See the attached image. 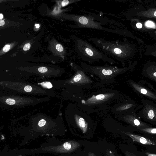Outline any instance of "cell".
Returning a JSON list of instances; mask_svg holds the SVG:
<instances>
[{
  "instance_id": "4",
  "label": "cell",
  "mask_w": 156,
  "mask_h": 156,
  "mask_svg": "<svg viewBox=\"0 0 156 156\" xmlns=\"http://www.w3.org/2000/svg\"><path fill=\"white\" fill-rule=\"evenodd\" d=\"M81 65L83 68L87 71L99 73L105 75H110L114 73H122L126 71L125 69H119L116 67H112L109 66H93L88 65L84 62H82Z\"/></svg>"
},
{
  "instance_id": "21",
  "label": "cell",
  "mask_w": 156,
  "mask_h": 156,
  "mask_svg": "<svg viewBox=\"0 0 156 156\" xmlns=\"http://www.w3.org/2000/svg\"><path fill=\"white\" fill-rule=\"evenodd\" d=\"M106 155L107 156H115L112 151L109 150L107 151Z\"/></svg>"
},
{
  "instance_id": "16",
  "label": "cell",
  "mask_w": 156,
  "mask_h": 156,
  "mask_svg": "<svg viewBox=\"0 0 156 156\" xmlns=\"http://www.w3.org/2000/svg\"><path fill=\"white\" fill-rule=\"evenodd\" d=\"M80 74L76 75L73 78V81L75 82H78L81 79L82 76Z\"/></svg>"
},
{
  "instance_id": "22",
  "label": "cell",
  "mask_w": 156,
  "mask_h": 156,
  "mask_svg": "<svg viewBox=\"0 0 156 156\" xmlns=\"http://www.w3.org/2000/svg\"><path fill=\"white\" fill-rule=\"evenodd\" d=\"M125 155L126 156H136L133 153L128 151L125 152Z\"/></svg>"
},
{
  "instance_id": "6",
  "label": "cell",
  "mask_w": 156,
  "mask_h": 156,
  "mask_svg": "<svg viewBox=\"0 0 156 156\" xmlns=\"http://www.w3.org/2000/svg\"><path fill=\"white\" fill-rule=\"evenodd\" d=\"M75 17L76 22L82 27L101 29V26L99 23L94 21L90 17L76 15Z\"/></svg>"
},
{
  "instance_id": "17",
  "label": "cell",
  "mask_w": 156,
  "mask_h": 156,
  "mask_svg": "<svg viewBox=\"0 0 156 156\" xmlns=\"http://www.w3.org/2000/svg\"><path fill=\"white\" fill-rule=\"evenodd\" d=\"M32 87L29 85H27L24 88V90L27 92H31L32 90Z\"/></svg>"
},
{
  "instance_id": "8",
  "label": "cell",
  "mask_w": 156,
  "mask_h": 156,
  "mask_svg": "<svg viewBox=\"0 0 156 156\" xmlns=\"http://www.w3.org/2000/svg\"><path fill=\"white\" fill-rule=\"evenodd\" d=\"M144 76L156 83V68H148L143 72Z\"/></svg>"
},
{
  "instance_id": "27",
  "label": "cell",
  "mask_w": 156,
  "mask_h": 156,
  "mask_svg": "<svg viewBox=\"0 0 156 156\" xmlns=\"http://www.w3.org/2000/svg\"><path fill=\"white\" fill-rule=\"evenodd\" d=\"M35 25L37 28H39L40 27V25L38 24H35Z\"/></svg>"
},
{
  "instance_id": "19",
  "label": "cell",
  "mask_w": 156,
  "mask_h": 156,
  "mask_svg": "<svg viewBox=\"0 0 156 156\" xmlns=\"http://www.w3.org/2000/svg\"><path fill=\"white\" fill-rule=\"evenodd\" d=\"M10 47V46L9 45L6 44L4 46L3 50L4 52H7L9 50Z\"/></svg>"
},
{
  "instance_id": "25",
  "label": "cell",
  "mask_w": 156,
  "mask_h": 156,
  "mask_svg": "<svg viewBox=\"0 0 156 156\" xmlns=\"http://www.w3.org/2000/svg\"><path fill=\"white\" fill-rule=\"evenodd\" d=\"M5 24V22L4 20H0V26H2L3 25Z\"/></svg>"
},
{
  "instance_id": "11",
  "label": "cell",
  "mask_w": 156,
  "mask_h": 156,
  "mask_svg": "<svg viewBox=\"0 0 156 156\" xmlns=\"http://www.w3.org/2000/svg\"><path fill=\"white\" fill-rule=\"evenodd\" d=\"M41 85L44 87L50 88L52 87V85L50 82H43L41 83Z\"/></svg>"
},
{
  "instance_id": "26",
  "label": "cell",
  "mask_w": 156,
  "mask_h": 156,
  "mask_svg": "<svg viewBox=\"0 0 156 156\" xmlns=\"http://www.w3.org/2000/svg\"><path fill=\"white\" fill-rule=\"evenodd\" d=\"M88 156H96V155L94 153L90 152L88 153Z\"/></svg>"
},
{
  "instance_id": "24",
  "label": "cell",
  "mask_w": 156,
  "mask_h": 156,
  "mask_svg": "<svg viewBox=\"0 0 156 156\" xmlns=\"http://www.w3.org/2000/svg\"><path fill=\"white\" fill-rule=\"evenodd\" d=\"M136 26L138 28H141L142 27V25L141 23H136Z\"/></svg>"
},
{
  "instance_id": "5",
  "label": "cell",
  "mask_w": 156,
  "mask_h": 156,
  "mask_svg": "<svg viewBox=\"0 0 156 156\" xmlns=\"http://www.w3.org/2000/svg\"><path fill=\"white\" fill-rule=\"evenodd\" d=\"M138 110L126 115L123 117L124 120L137 129L151 127L150 125L141 120L136 113Z\"/></svg>"
},
{
  "instance_id": "23",
  "label": "cell",
  "mask_w": 156,
  "mask_h": 156,
  "mask_svg": "<svg viewBox=\"0 0 156 156\" xmlns=\"http://www.w3.org/2000/svg\"><path fill=\"white\" fill-rule=\"evenodd\" d=\"M145 154L147 156H156V154H152L148 152H145Z\"/></svg>"
},
{
  "instance_id": "18",
  "label": "cell",
  "mask_w": 156,
  "mask_h": 156,
  "mask_svg": "<svg viewBox=\"0 0 156 156\" xmlns=\"http://www.w3.org/2000/svg\"><path fill=\"white\" fill-rule=\"evenodd\" d=\"M30 47V43H27L26 44L23 48L24 50L26 51L29 49Z\"/></svg>"
},
{
  "instance_id": "3",
  "label": "cell",
  "mask_w": 156,
  "mask_h": 156,
  "mask_svg": "<svg viewBox=\"0 0 156 156\" xmlns=\"http://www.w3.org/2000/svg\"><path fill=\"white\" fill-rule=\"evenodd\" d=\"M142 107L136 113L140 118L151 123L156 124V104L150 99H141Z\"/></svg>"
},
{
  "instance_id": "2",
  "label": "cell",
  "mask_w": 156,
  "mask_h": 156,
  "mask_svg": "<svg viewBox=\"0 0 156 156\" xmlns=\"http://www.w3.org/2000/svg\"><path fill=\"white\" fill-rule=\"evenodd\" d=\"M129 83L137 94L156 101V89L149 82L144 80L129 81Z\"/></svg>"
},
{
  "instance_id": "29",
  "label": "cell",
  "mask_w": 156,
  "mask_h": 156,
  "mask_svg": "<svg viewBox=\"0 0 156 156\" xmlns=\"http://www.w3.org/2000/svg\"><path fill=\"white\" fill-rule=\"evenodd\" d=\"M17 154L16 156H23V155L22 154H18L17 151Z\"/></svg>"
},
{
  "instance_id": "10",
  "label": "cell",
  "mask_w": 156,
  "mask_h": 156,
  "mask_svg": "<svg viewBox=\"0 0 156 156\" xmlns=\"http://www.w3.org/2000/svg\"><path fill=\"white\" fill-rule=\"evenodd\" d=\"M141 131L151 134H156V128L149 127L137 129Z\"/></svg>"
},
{
  "instance_id": "20",
  "label": "cell",
  "mask_w": 156,
  "mask_h": 156,
  "mask_svg": "<svg viewBox=\"0 0 156 156\" xmlns=\"http://www.w3.org/2000/svg\"><path fill=\"white\" fill-rule=\"evenodd\" d=\"M69 2L68 0H64L63 1L62 3V7L68 5L69 3Z\"/></svg>"
},
{
  "instance_id": "9",
  "label": "cell",
  "mask_w": 156,
  "mask_h": 156,
  "mask_svg": "<svg viewBox=\"0 0 156 156\" xmlns=\"http://www.w3.org/2000/svg\"><path fill=\"white\" fill-rule=\"evenodd\" d=\"M77 124L83 133H86L87 130V124L84 119L81 118H79L76 120Z\"/></svg>"
},
{
  "instance_id": "28",
  "label": "cell",
  "mask_w": 156,
  "mask_h": 156,
  "mask_svg": "<svg viewBox=\"0 0 156 156\" xmlns=\"http://www.w3.org/2000/svg\"><path fill=\"white\" fill-rule=\"evenodd\" d=\"M0 18L1 20L3 18V15L1 13L0 15Z\"/></svg>"
},
{
  "instance_id": "7",
  "label": "cell",
  "mask_w": 156,
  "mask_h": 156,
  "mask_svg": "<svg viewBox=\"0 0 156 156\" xmlns=\"http://www.w3.org/2000/svg\"><path fill=\"white\" fill-rule=\"evenodd\" d=\"M125 133L129 136L133 141L142 144L147 145H155V143L152 140L138 135L126 132Z\"/></svg>"
},
{
  "instance_id": "1",
  "label": "cell",
  "mask_w": 156,
  "mask_h": 156,
  "mask_svg": "<svg viewBox=\"0 0 156 156\" xmlns=\"http://www.w3.org/2000/svg\"><path fill=\"white\" fill-rule=\"evenodd\" d=\"M75 47L78 56L83 60L89 62L102 60L113 63L115 60L83 39L73 37Z\"/></svg>"
},
{
  "instance_id": "12",
  "label": "cell",
  "mask_w": 156,
  "mask_h": 156,
  "mask_svg": "<svg viewBox=\"0 0 156 156\" xmlns=\"http://www.w3.org/2000/svg\"><path fill=\"white\" fill-rule=\"evenodd\" d=\"M6 103L10 105H12L15 104L16 103L15 101L12 98H8L6 100Z\"/></svg>"
},
{
  "instance_id": "14",
  "label": "cell",
  "mask_w": 156,
  "mask_h": 156,
  "mask_svg": "<svg viewBox=\"0 0 156 156\" xmlns=\"http://www.w3.org/2000/svg\"><path fill=\"white\" fill-rule=\"evenodd\" d=\"M38 70L39 72L41 73H44L48 71L47 68L44 67H40L38 69Z\"/></svg>"
},
{
  "instance_id": "13",
  "label": "cell",
  "mask_w": 156,
  "mask_h": 156,
  "mask_svg": "<svg viewBox=\"0 0 156 156\" xmlns=\"http://www.w3.org/2000/svg\"><path fill=\"white\" fill-rule=\"evenodd\" d=\"M145 25L147 27H149L154 28L155 27L154 23L150 21L147 22L145 23Z\"/></svg>"
},
{
  "instance_id": "15",
  "label": "cell",
  "mask_w": 156,
  "mask_h": 156,
  "mask_svg": "<svg viewBox=\"0 0 156 156\" xmlns=\"http://www.w3.org/2000/svg\"><path fill=\"white\" fill-rule=\"evenodd\" d=\"M56 49L59 52H62L63 50V48L62 46L59 44H58L56 46Z\"/></svg>"
},
{
  "instance_id": "30",
  "label": "cell",
  "mask_w": 156,
  "mask_h": 156,
  "mask_svg": "<svg viewBox=\"0 0 156 156\" xmlns=\"http://www.w3.org/2000/svg\"><path fill=\"white\" fill-rule=\"evenodd\" d=\"M154 15L155 16H156V11H155L154 13Z\"/></svg>"
}]
</instances>
